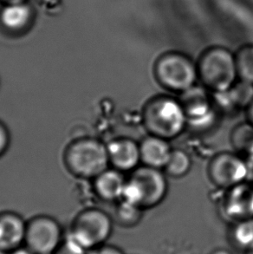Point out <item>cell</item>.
Returning a JSON list of instances; mask_svg holds the SVG:
<instances>
[{"mask_svg": "<svg viewBox=\"0 0 253 254\" xmlns=\"http://www.w3.org/2000/svg\"><path fill=\"white\" fill-rule=\"evenodd\" d=\"M142 124L147 134L172 141L188 128V118L179 99L157 96L142 108Z\"/></svg>", "mask_w": 253, "mask_h": 254, "instance_id": "6da1fadb", "label": "cell"}, {"mask_svg": "<svg viewBox=\"0 0 253 254\" xmlns=\"http://www.w3.org/2000/svg\"><path fill=\"white\" fill-rule=\"evenodd\" d=\"M198 82L210 92L226 91L238 78L235 53L222 46L205 50L197 62Z\"/></svg>", "mask_w": 253, "mask_h": 254, "instance_id": "7a4b0ae2", "label": "cell"}, {"mask_svg": "<svg viewBox=\"0 0 253 254\" xmlns=\"http://www.w3.org/2000/svg\"><path fill=\"white\" fill-rule=\"evenodd\" d=\"M168 192V179L162 169L139 166L126 180L122 199L151 209L164 200Z\"/></svg>", "mask_w": 253, "mask_h": 254, "instance_id": "3957f363", "label": "cell"}, {"mask_svg": "<svg viewBox=\"0 0 253 254\" xmlns=\"http://www.w3.org/2000/svg\"><path fill=\"white\" fill-rule=\"evenodd\" d=\"M154 76L161 88L179 95L198 81L197 64L179 52H167L159 57L154 64Z\"/></svg>", "mask_w": 253, "mask_h": 254, "instance_id": "277c9868", "label": "cell"}, {"mask_svg": "<svg viewBox=\"0 0 253 254\" xmlns=\"http://www.w3.org/2000/svg\"><path fill=\"white\" fill-rule=\"evenodd\" d=\"M66 162L75 175L96 178L110 164L107 146L93 139L76 141L68 148Z\"/></svg>", "mask_w": 253, "mask_h": 254, "instance_id": "5b68a950", "label": "cell"}, {"mask_svg": "<svg viewBox=\"0 0 253 254\" xmlns=\"http://www.w3.org/2000/svg\"><path fill=\"white\" fill-rule=\"evenodd\" d=\"M113 231L109 214L99 209L86 210L75 218L66 234L87 251L106 244Z\"/></svg>", "mask_w": 253, "mask_h": 254, "instance_id": "8992f818", "label": "cell"}, {"mask_svg": "<svg viewBox=\"0 0 253 254\" xmlns=\"http://www.w3.org/2000/svg\"><path fill=\"white\" fill-rule=\"evenodd\" d=\"M179 101L188 118V127L196 132H205L216 124L219 115L212 93L204 86L196 85L180 94Z\"/></svg>", "mask_w": 253, "mask_h": 254, "instance_id": "52a82bcc", "label": "cell"}, {"mask_svg": "<svg viewBox=\"0 0 253 254\" xmlns=\"http://www.w3.org/2000/svg\"><path fill=\"white\" fill-rule=\"evenodd\" d=\"M249 168L247 160L235 152H220L207 166V175L212 185L226 190L247 181Z\"/></svg>", "mask_w": 253, "mask_h": 254, "instance_id": "ba28073f", "label": "cell"}, {"mask_svg": "<svg viewBox=\"0 0 253 254\" xmlns=\"http://www.w3.org/2000/svg\"><path fill=\"white\" fill-rule=\"evenodd\" d=\"M63 240L61 227L54 219L38 216L27 224L24 246L35 254H54Z\"/></svg>", "mask_w": 253, "mask_h": 254, "instance_id": "9c48e42d", "label": "cell"}, {"mask_svg": "<svg viewBox=\"0 0 253 254\" xmlns=\"http://www.w3.org/2000/svg\"><path fill=\"white\" fill-rule=\"evenodd\" d=\"M220 212L232 223L253 219V182L246 181L226 189L220 201Z\"/></svg>", "mask_w": 253, "mask_h": 254, "instance_id": "30bf717a", "label": "cell"}, {"mask_svg": "<svg viewBox=\"0 0 253 254\" xmlns=\"http://www.w3.org/2000/svg\"><path fill=\"white\" fill-rule=\"evenodd\" d=\"M110 163L121 172L133 171L140 162V144L130 138H119L107 145Z\"/></svg>", "mask_w": 253, "mask_h": 254, "instance_id": "8fae6325", "label": "cell"}, {"mask_svg": "<svg viewBox=\"0 0 253 254\" xmlns=\"http://www.w3.org/2000/svg\"><path fill=\"white\" fill-rule=\"evenodd\" d=\"M27 224L15 213H3L0 215V249L10 252L23 247L25 241Z\"/></svg>", "mask_w": 253, "mask_h": 254, "instance_id": "7c38bea8", "label": "cell"}, {"mask_svg": "<svg viewBox=\"0 0 253 254\" xmlns=\"http://www.w3.org/2000/svg\"><path fill=\"white\" fill-rule=\"evenodd\" d=\"M139 144L141 163L144 166L163 170L174 149L169 141L148 134Z\"/></svg>", "mask_w": 253, "mask_h": 254, "instance_id": "4fadbf2b", "label": "cell"}, {"mask_svg": "<svg viewBox=\"0 0 253 254\" xmlns=\"http://www.w3.org/2000/svg\"><path fill=\"white\" fill-rule=\"evenodd\" d=\"M126 181L119 170L107 169L96 177L95 189L96 193L101 199L106 201L122 199Z\"/></svg>", "mask_w": 253, "mask_h": 254, "instance_id": "5bb4252c", "label": "cell"}, {"mask_svg": "<svg viewBox=\"0 0 253 254\" xmlns=\"http://www.w3.org/2000/svg\"><path fill=\"white\" fill-rule=\"evenodd\" d=\"M233 150L244 158L253 159V125L249 122L237 124L230 134Z\"/></svg>", "mask_w": 253, "mask_h": 254, "instance_id": "9a60e30c", "label": "cell"}, {"mask_svg": "<svg viewBox=\"0 0 253 254\" xmlns=\"http://www.w3.org/2000/svg\"><path fill=\"white\" fill-rule=\"evenodd\" d=\"M229 238L232 244L242 251L253 247V219L232 223Z\"/></svg>", "mask_w": 253, "mask_h": 254, "instance_id": "2e32d148", "label": "cell"}, {"mask_svg": "<svg viewBox=\"0 0 253 254\" xmlns=\"http://www.w3.org/2000/svg\"><path fill=\"white\" fill-rule=\"evenodd\" d=\"M191 168V159L189 153L181 148H174L163 171L171 178L180 179L185 177Z\"/></svg>", "mask_w": 253, "mask_h": 254, "instance_id": "e0dca14e", "label": "cell"}, {"mask_svg": "<svg viewBox=\"0 0 253 254\" xmlns=\"http://www.w3.org/2000/svg\"><path fill=\"white\" fill-rule=\"evenodd\" d=\"M31 17L30 8L23 3H10L2 12V21L6 27L18 30L27 24Z\"/></svg>", "mask_w": 253, "mask_h": 254, "instance_id": "ac0fdd59", "label": "cell"}, {"mask_svg": "<svg viewBox=\"0 0 253 254\" xmlns=\"http://www.w3.org/2000/svg\"><path fill=\"white\" fill-rule=\"evenodd\" d=\"M144 210L135 204L122 199L116 211V220L121 227H136L143 217Z\"/></svg>", "mask_w": 253, "mask_h": 254, "instance_id": "d6986e66", "label": "cell"}, {"mask_svg": "<svg viewBox=\"0 0 253 254\" xmlns=\"http://www.w3.org/2000/svg\"><path fill=\"white\" fill-rule=\"evenodd\" d=\"M235 61L239 80L253 84V45H244L239 49Z\"/></svg>", "mask_w": 253, "mask_h": 254, "instance_id": "ffe728a7", "label": "cell"}, {"mask_svg": "<svg viewBox=\"0 0 253 254\" xmlns=\"http://www.w3.org/2000/svg\"><path fill=\"white\" fill-rule=\"evenodd\" d=\"M230 98L238 110H247L253 101V84L238 80L235 84L227 90Z\"/></svg>", "mask_w": 253, "mask_h": 254, "instance_id": "44dd1931", "label": "cell"}, {"mask_svg": "<svg viewBox=\"0 0 253 254\" xmlns=\"http://www.w3.org/2000/svg\"><path fill=\"white\" fill-rule=\"evenodd\" d=\"M87 250L66 235L54 254H87Z\"/></svg>", "mask_w": 253, "mask_h": 254, "instance_id": "7402d4cb", "label": "cell"}, {"mask_svg": "<svg viewBox=\"0 0 253 254\" xmlns=\"http://www.w3.org/2000/svg\"><path fill=\"white\" fill-rule=\"evenodd\" d=\"M87 254H125L124 251L112 245L104 244L89 250Z\"/></svg>", "mask_w": 253, "mask_h": 254, "instance_id": "603a6c76", "label": "cell"}, {"mask_svg": "<svg viewBox=\"0 0 253 254\" xmlns=\"http://www.w3.org/2000/svg\"><path fill=\"white\" fill-rule=\"evenodd\" d=\"M8 142H9V136L7 134L6 129L0 124V155H2L3 151L5 150Z\"/></svg>", "mask_w": 253, "mask_h": 254, "instance_id": "cb8c5ba5", "label": "cell"}, {"mask_svg": "<svg viewBox=\"0 0 253 254\" xmlns=\"http://www.w3.org/2000/svg\"><path fill=\"white\" fill-rule=\"evenodd\" d=\"M247 113V121L253 125V101L246 110Z\"/></svg>", "mask_w": 253, "mask_h": 254, "instance_id": "d4e9b609", "label": "cell"}, {"mask_svg": "<svg viewBox=\"0 0 253 254\" xmlns=\"http://www.w3.org/2000/svg\"><path fill=\"white\" fill-rule=\"evenodd\" d=\"M9 254H35L32 253V252L29 249V248H26L25 246H23V247H21V248H17L16 250H14V251L10 252Z\"/></svg>", "mask_w": 253, "mask_h": 254, "instance_id": "484cf974", "label": "cell"}, {"mask_svg": "<svg viewBox=\"0 0 253 254\" xmlns=\"http://www.w3.org/2000/svg\"><path fill=\"white\" fill-rule=\"evenodd\" d=\"M210 254H233L231 252L226 250V249H223V248H219V249H216L214 251L212 252Z\"/></svg>", "mask_w": 253, "mask_h": 254, "instance_id": "4316f807", "label": "cell"}, {"mask_svg": "<svg viewBox=\"0 0 253 254\" xmlns=\"http://www.w3.org/2000/svg\"><path fill=\"white\" fill-rule=\"evenodd\" d=\"M7 1H9L10 3H21V1H22V0H7Z\"/></svg>", "mask_w": 253, "mask_h": 254, "instance_id": "83f0119b", "label": "cell"}, {"mask_svg": "<svg viewBox=\"0 0 253 254\" xmlns=\"http://www.w3.org/2000/svg\"><path fill=\"white\" fill-rule=\"evenodd\" d=\"M246 254H253V247H252L247 251H246Z\"/></svg>", "mask_w": 253, "mask_h": 254, "instance_id": "f1b7e54d", "label": "cell"}, {"mask_svg": "<svg viewBox=\"0 0 253 254\" xmlns=\"http://www.w3.org/2000/svg\"><path fill=\"white\" fill-rule=\"evenodd\" d=\"M0 254H7V253L3 252V250H1V249H0Z\"/></svg>", "mask_w": 253, "mask_h": 254, "instance_id": "f546056e", "label": "cell"}, {"mask_svg": "<svg viewBox=\"0 0 253 254\" xmlns=\"http://www.w3.org/2000/svg\"></svg>", "mask_w": 253, "mask_h": 254, "instance_id": "4dcf8cb0", "label": "cell"}]
</instances>
